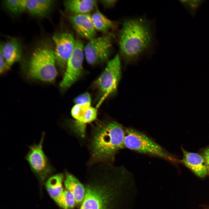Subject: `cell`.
I'll use <instances>...</instances> for the list:
<instances>
[{
	"label": "cell",
	"mask_w": 209,
	"mask_h": 209,
	"mask_svg": "<svg viewBox=\"0 0 209 209\" xmlns=\"http://www.w3.org/2000/svg\"><path fill=\"white\" fill-rule=\"evenodd\" d=\"M130 176L122 167L112 175L90 179L84 186V197L80 209H119L123 187Z\"/></svg>",
	"instance_id": "6da1fadb"
},
{
	"label": "cell",
	"mask_w": 209,
	"mask_h": 209,
	"mask_svg": "<svg viewBox=\"0 0 209 209\" xmlns=\"http://www.w3.org/2000/svg\"><path fill=\"white\" fill-rule=\"evenodd\" d=\"M118 38L120 53L124 59L129 62L138 59L153 46L151 21L144 17L126 19L122 23Z\"/></svg>",
	"instance_id": "7a4b0ae2"
},
{
	"label": "cell",
	"mask_w": 209,
	"mask_h": 209,
	"mask_svg": "<svg viewBox=\"0 0 209 209\" xmlns=\"http://www.w3.org/2000/svg\"><path fill=\"white\" fill-rule=\"evenodd\" d=\"M125 129L114 121L100 124L96 127L92 143V156L96 161L113 158L116 153L125 147Z\"/></svg>",
	"instance_id": "3957f363"
},
{
	"label": "cell",
	"mask_w": 209,
	"mask_h": 209,
	"mask_svg": "<svg viewBox=\"0 0 209 209\" xmlns=\"http://www.w3.org/2000/svg\"><path fill=\"white\" fill-rule=\"evenodd\" d=\"M54 51L47 46L37 48L33 52L25 67L28 76L33 79L51 82L57 76Z\"/></svg>",
	"instance_id": "277c9868"
},
{
	"label": "cell",
	"mask_w": 209,
	"mask_h": 209,
	"mask_svg": "<svg viewBox=\"0 0 209 209\" xmlns=\"http://www.w3.org/2000/svg\"><path fill=\"white\" fill-rule=\"evenodd\" d=\"M125 147L137 152L172 162L175 158L147 135L131 128H125Z\"/></svg>",
	"instance_id": "5b68a950"
},
{
	"label": "cell",
	"mask_w": 209,
	"mask_h": 209,
	"mask_svg": "<svg viewBox=\"0 0 209 209\" xmlns=\"http://www.w3.org/2000/svg\"><path fill=\"white\" fill-rule=\"evenodd\" d=\"M121 76L120 57L117 54L108 61L104 70L95 82V85L102 95L98 107L108 96L116 93Z\"/></svg>",
	"instance_id": "8992f818"
},
{
	"label": "cell",
	"mask_w": 209,
	"mask_h": 209,
	"mask_svg": "<svg viewBox=\"0 0 209 209\" xmlns=\"http://www.w3.org/2000/svg\"><path fill=\"white\" fill-rule=\"evenodd\" d=\"M113 37L111 34H107L89 40L84 50L88 63L93 65L108 61L111 52Z\"/></svg>",
	"instance_id": "52a82bcc"
},
{
	"label": "cell",
	"mask_w": 209,
	"mask_h": 209,
	"mask_svg": "<svg viewBox=\"0 0 209 209\" xmlns=\"http://www.w3.org/2000/svg\"><path fill=\"white\" fill-rule=\"evenodd\" d=\"M45 136L43 132L39 142L29 147L25 157L32 171L42 182L54 171L53 167L43 150L42 145Z\"/></svg>",
	"instance_id": "ba28073f"
},
{
	"label": "cell",
	"mask_w": 209,
	"mask_h": 209,
	"mask_svg": "<svg viewBox=\"0 0 209 209\" xmlns=\"http://www.w3.org/2000/svg\"><path fill=\"white\" fill-rule=\"evenodd\" d=\"M84 47L80 40H76L74 50L68 60L64 76L60 84L62 91L67 89L81 76L84 56Z\"/></svg>",
	"instance_id": "9c48e42d"
},
{
	"label": "cell",
	"mask_w": 209,
	"mask_h": 209,
	"mask_svg": "<svg viewBox=\"0 0 209 209\" xmlns=\"http://www.w3.org/2000/svg\"><path fill=\"white\" fill-rule=\"evenodd\" d=\"M53 38L55 45L54 51L55 62L60 69L64 70L73 51L76 40L72 34L68 32L57 33Z\"/></svg>",
	"instance_id": "30bf717a"
},
{
	"label": "cell",
	"mask_w": 209,
	"mask_h": 209,
	"mask_svg": "<svg viewBox=\"0 0 209 209\" xmlns=\"http://www.w3.org/2000/svg\"><path fill=\"white\" fill-rule=\"evenodd\" d=\"M69 21L76 33L83 38L90 39L95 37L96 29L89 14L71 15Z\"/></svg>",
	"instance_id": "8fae6325"
},
{
	"label": "cell",
	"mask_w": 209,
	"mask_h": 209,
	"mask_svg": "<svg viewBox=\"0 0 209 209\" xmlns=\"http://www.w3.org/2000/svg\"><path fill=\"white\" fill-rule=\"evenodd\" d=\"M183 157L182 162L195 174L203 178L208 174L204 158L203 155L188 152L182 149Z\"/></svg>",
	"instance_id": "7c38bea8"
},
{
	"label": "cell",
	"mask_w": 209,
	"mask_h": 209,
	"mask_svg": "<svg viewBox=\"0 0 209 209\" xmlns=\"http://www.w3.org/2000/svg\"><path fill=\"white\" fill-rule=\"evenodd\" d=\"M63 174H57L50 177L45 184L47 191L51 197L62 208V196L64 190L62 186Z\"/></svg>",
	"instance_id": "4fadbf2b"
},
{
	"label": "cell",
	"mask_w": 209,
	"mask_h": 209,
	"mask_svg": "<svg viewBox=\"0 0 209 209\" xmlns=\"http://www.w3.org/2000/svg\"><path fill=\"white\" fill-rule=\"evenodd\" d=\"M0 47L6 61L10 66L20 60L22 48L20 42L17 39H12L4 44H1Z\"/></svg>",
	"instance_id": "5bb4252c"
},
{
	"label": "cell",
	"mask_w": 209,
	"mask_h": 209,
	"mask_svg": "<svg viewBox=\"0 0 209 209\" xmlns=\"http://www.w3.org/2000/svg\"><path fill=\"white\" fill-rule=\"evenodd\" d=\"M72 116L81 125L90 122L96 119L97 116V109L90 104L75 105L71 111Z\"/></svg>",
	"instance_id": "9a60e30c"
},
{
	"label": "cell",
	"mask_w": 209,
	"mask_h": 209,
	"mask_svg": "<svg viewBox=\"0 0 209 209\" xmlns=\"http://www.w3.org/2000/svg\"><path fill=\"white\" fill-rule=\"evenodd\" d=\"M64 183L66 189L69 191L73 195L76 204L81 206L84 197V186L76 177L68 172L65 173Z\"/></svg>",
	"instance_id": "2e32d148"
},
{
	"label": "cell",
	"mask_w": 209,
	"mask_h": 209,
	"mask_svg": "<svg viewBox=\"0 0 209 209\" xmlns=\"http://www.w3.org/2000/svg\"><path fill=\"white\" fill-rule=\"evenodd\" d=\"M97 1L69 0L64 1V6L72 15L89 14L96 6Z\"/></svg>",
	"instance_id": "e0dca14e"
},
{
	"label": "cell",
	"mask_w": 209,
	"mask_h": 209,
	"mask_svg": "<svg viewBox=\"0 0 209 209\" xmlns=\"http://www.w3.org/2000/svg\"><path fill=\"white\" fill-rule=\"evenodd\" d=\"M91 18L95 29L101 32L107 33L115 26L113 21L108 19L98 10L91 15Z\"/></svg>",
	"instance_id": "ac0fdd59"
},
{
	"label": "cell",
	"mask_w": 209,
	"mask_h": 209,
	"mask_svg": "<svg viewBox=\"0 0 209 209\" xmlns=\"http://www.w3.org/2000/svg\"><path fill=\"white\" fill-rule=\"evenodd\" d=\"M26 0H6L3 1L5 6L15 14L22 13L26 9Z\"/></svg>",
	"instance_id": "d6986e66"
},
{
	"label": "cell",
	"mask_w": 209,
	"mask_h": 209,
	"mask_svg": "<svg viewBox=\"0 0 209 209\" xmlns=\"http://www.w3.org/2000/svg\"><path fill=\"white\" fill-rule=\"evenodd\" d=\"M26 6L29 12L35 16L44 17L47 14L39 4L37 0H26Z\"/></svg>",
	"instance_id": "ffe728a7"
},
{
	"label": "cell",
	"mask_w": 209,
	"mask_h": 209,
	"mask_svg": "<svg viewBox=\"0 0 209 209\" xmlns=\"http://www.w3.org/2000/svg\"><path fill=\"white\" fill-rule=\"evenodd\" d=\"M62 197L64 209H71L74 207L76 204L75 199L69 191L67 189L64 190Z\"/></svg>",
	"instance_id": "44dd1931"
},
{
	"label": "cell",
	"mask_w": 209,
	"mask_h": 209,
	"mask_svg": "<svg viewBox=\"0 0 209 209\" xmlns=\"http://www.w3.org/2000/svg\"><path fill=\"white\" fill-rule=\"evenodd\" d=\"M180 1L191 14L194 16L199 7L204 1L181 0Z\"/></svg>",
	"instance_id": "7402d4cb"
},
{
	"label": "cell",
	"mask_w": 209,
	"mask_h": 209,
	"mask_svg": "<svg viewBox=\"0 0 209 209\" xmlns=\"http://www.w3.org/2000/svg\"><path fill=\"white\" fill-rule=\"evenodd\" d=\"M91 97L88 93H85L76 97L74 99L76 105L91 104Z\"/></svg>",
	"instance_id": "603a6c76"
},
{
	"label": "cell",
	"mask_w": 209,
	"mask_h": 209,
	"mask_svg": "<svg viewBox=\"0 0 209 209\" xmlns=\"http://www.w3.org/2000/svg\"><path fill=\"white\" fill-rule=\"evenodd\" d=\"M0 49V73L1 74L9 69L11 66L6 61L1 47Z\"/></svg>",
	"instance_id": "cb8c5ba5"
},
{
	"label": "cell",
	"mask_w": 209,
	"mask_h": 209,
	"mask_svg": "<svg viewBox=\"0 0 209 209\" xmlns=\"http://www.w3.org/2000/svg\"><path fill=\"white\" fill-rule=\"evenodd\" d=\"M39 5L48 13L51 9L54 3V1L51 0H37Z\"/></svg>",
	"instance_id": "d4e9b609"
},
{
	"label": "cell",
	"mask_w": 209,
	"mask_h": 209,
	"mask_svg": "<svg viewBox=\"0 0 209 209\" xmlns=\"http://www.w3.org/2000/svg\"><path fill=\"white\" fill-rule=\"evenodd\" d=\"M202 155L205 159L207 168L208 173L209 174V147L204 150Z\"/></svg>",
	"instance_id": "484cf974"
},
{
	"label": "cell",
	"mask_w": 209,
	"mask_h": 209,
	"mask_svg": "<svg viewBox=\"0 0 209 209\" xmlns=\"http://www.w3.org/2000/svg\"><path fill=\"white\" fill-rule=\"evenodd\" d=\"M116 0H102L100 2L105 7L111 8L114 6L116 3Z\"/></svg>",
	"instance_id": "4316f807"
}]
</instances>
